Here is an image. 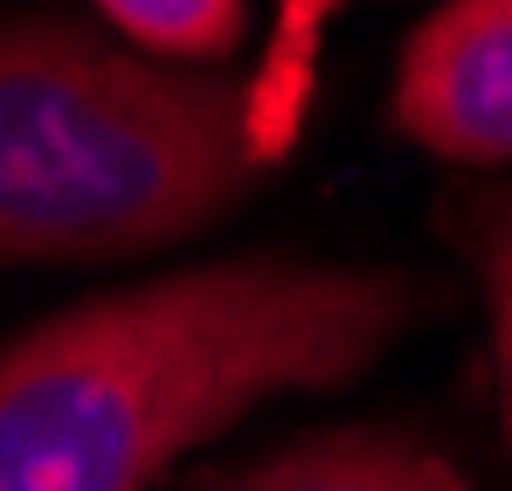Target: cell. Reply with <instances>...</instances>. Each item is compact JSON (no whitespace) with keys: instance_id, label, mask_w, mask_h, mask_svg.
<instances>
[{"instance_id":"obj_1","label":"cell","mask_w":512,"mask_h":491,"mask_svg":"<svg viewBox=\"0 0 512 491\" xmlns=\"http://www.w3.org/2000/svg\"><path fill=\"white\" fill-rule=\"evenodd\" d=\"M416 298L395 270L229 256L56 312L0 346V491H153L256 402L374 367Z\"/></svg>"},{"instance_id":"obj_2","label":"cell","mask_w":512,"mask_h":491,"mask_svg":"<svg viewBox=\"0 0 512 491\" xmlns=\"http://www.w3.org/2000/svg\"><path fill=\"white\" fill-rule=\"evenodd\" d=\"M250 97L70 14L0 21V263H104L222 222L250 166Z\"/></svg>"},{"instance_id":"obj_3","label":"cell","mask_w":512,"mask_h":491,"mask_svg":"<svg viewBox=\"0 0 512 491\" xmlns=\"http://www.w3.org/2000/svg\"><path fill=\"white\" fill-rule=\"evenodd\" d=\"M395 125L443 160H512V0H443L409 35Z\"/></svg>"},{"instance_id":"obj_4","label":"cell","mask_w":512,"mask_h":491,"mask_svg":"<svg viewBox=\"0 0 512 491\" xmlns=\"http://www.w3.org/2000/svg\"><path fill=\"white\" fill-rule=\"evenodd\" d=\"M208 491H471V478L402 429H333L270 450L250 471H229Z\"/></svg>"},{"instance_id":"obj_5","label":"cell","mask_w":512,"mask_h":491,"mask_svg":"<svg viewBox=\"0 0 512 491\" xmlns=\"http://www.w3.org/2000/svg\"><path fill=\"white\" fill-rule=\"evenodd\" d=\"M139 56L215 63L243 42V0H97Z\"/></svg>"},{"instance_id":"obj_6","label":"cell","mask_w":512,"mask_h":491,"mask_svg":"<svg viewBox=\"0 0 512 491\" xmlns=\"http://www.w3.org/2000/svg\"><path fill=\"white\" fill-rule=\"evenodd\" d=\"M485 277H492V332H499V402H506V443H512V208L492 229L485 249Z\"/></svg>"}]
</instances>
